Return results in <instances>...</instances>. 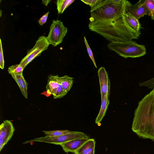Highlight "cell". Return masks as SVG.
Returning <instances> with one entry per match:
<instances>
[{"mask_svg": "<svg viewBox=\"0 0 154 154\" xmlns=\"http://www.w3.org/2000/svg\"><path fill=\"white\" fill-rule=\"evenodd\" d=\"M131 4L126 0H105L91 9L89 29L110 42L138 39L140 35L128 24L125 17Z\"/></svg>", "mask_w": 154, "mask_h": 154, "instance_id": "1", "label": "cell"}, {"mask_svg": "<svg viewBox=\"0 0 154 154\" xmlns=\"http://www.w3.org/2000/svg\"><path fill=\"white\" fill-rule=\"evenodd\" d=\"M131 130L140 138L154 140V89L139 102Z\"/></svg>", "mask_w": 154, "mask_h": 154, "instance_id": "2", "label": "cell"}, {"mask_svg": "<svg viewBox=\"0 0 154 154\" xmlns=\"http://www.w3.org/2000/svg\"><path fill=\"white\" fill-rule=\"evenodd\" d=\"M107 46L125 58L139 57L146 54L144 45L138 44L132 40L113 42L108 44Z\"/></svg>", "mask_w": 154, "mask_h": 154, "instance_id": "3", "label": "cell"}, {"mask_svg": "<svg viewBox=\"0 0 154 154\" xmlns=\"http://www.w3.org/2000/svg\"><path fill=\"white\" fill-rule=\"evenodd\" d=\"M89 139L88 135L83 132L78 131H70L66 134L55 137H44L28 140L23 143L26 144L33 142H39L53 144L57 145L61 144L72 140L79 139Z\"/></svg>", "mask_w": 154, "mask_h": 154, "instance_id": "4", "label": "cell"}, {"mask_svg": "<svg viewBox=\"0 0 154 154\" xmlns=\"http://www.w3.org/2000/svg\"><path fill=\"white\" fill-rule=\"evenodd\" d=\"M67 30V28L64 26L62 21L58 20H53L47 37L49 44L55 47L62 43Z\"/></svg>", "mask_w": 154, "mask_h": 154, "instance_id": "5", "label": "cell"}, {"mask_svg": "<svg viewBox=\"0 0 154 154\" xmlns=\"http://www.w3.org/2000/svg\"><path fill=\"white\" fill-rule=\"evenodd\" d=\"M49 44L47 37L42 35L39 37L34 47L28 50L26 55L22 60L20 64L23 69L36 57L40 56L42 52L48 49Z\"/></svg>", "mask_w": 154, "mask_h": 154, "instance_id": "6", "label": "cell"}, {"mask_svg": "<svg viewBox=\"0 0 154 154\" xmlns=\"http://www.w3.org/2000/svg\"><path fill=\"white\" fill-rule=\"evenodd\" d=\"M61 77L58 75H49L46 86L47 91L53 95L54 99L61 98L66 94L61 86Z\"/></svg>", "mask_w": 154, "mask_h": 154, "instance_id": "7", "label": "cell"}, {"mask_svg": "<svg viewBox=\"0 0 154 154\" xmlns=\"http://www.w3.org/2000/svg\"><path fill=\"white\" fill-rule=\"evenodd\" d=\"M15 128L10 120H5L0 125V151L11 140Z\"/></svg>", "mask_w": 154, "mask_h": 154, "instance_id": "8", "label": "cell"}, {"mask_svg": "<svg viewBox=\"0 0 154 154\" xmlns=\"http://www.w3.org/2000/svg\"><path fill=\"white\" fill-rule=\"evenodd\" d=\"M97 73L100 84L101 98L105 95L109 97L110 82L108 74L103 67L99 68Z\"/></svg>", "mask_w": 154, "mask_h": 154, "instance_id": "9", "label": "cell"}, {"mask_svg": "<svg viewBox=\"0 0 154 154\" xmlns=\"http://www.w3.org/2000/svg\"><path fill=\"white\" fill-rule=\"evenodd\" d=\"M144 2L145 0H140L134 5H132L127 12L129 13L138 20L148 14L149 11Z\"/></svg>", "mask_w": 154, "mask_h": 154, "instance_id": "10", "label": "cell"}, {"mask_svg": "<svg viewBox=\"0 0 154 154\" xmlns=\"http://www.w3.org/2000/svg\"><path fill=\"white\" fill-rule=\"evenodd\" d=\"M89 139H79L72 140L61 144L63 150L66 152L77 153L79 149Z\"/></svg>", "mask_w": 154, "mask_h": 154, "instance_id": "11", "label": "cell"}, {"mask_svg": "<svg viewBox=\"0 0 154 154\" xmlns=\"http://www.w3.org/2000/svg\"><path fill=\"white\" fill-rule=\"evenodd\" d=\"M18 84L21 92L26 99L27 98L28 84L25 79L23 74H18L14 72L9 73Z\"/></svg>", "mask_w": 154, "mask_h": 154, "instance_id": "12", "label": "cell"}, {"mask_svg": "<svg viewBox=\"0 0 154 154\" xmlns=\"http://www.w3.org/2000/svg\"><path fill=\"white\" fill-rule=\"evenodd\" d=\"M109 97L105 95L101 98V108L97 116L95 122L97 124L100 123L105 116L108 106L109 103Z\"/></svg>", "mask_w": 154, "mask_h": 154, "instance_id": "13", "label": "cell"}, {"mask_svg": "<svg viewBox=\"0 0 154 154\" xmlns=\"http://www.w3.org/2000/svg\"><path fill=\"white\" fill-rule=\"evenodd\" d=\"M125 16L129 25L137 32H140V30L142 27L139 20L129 12L127 13Z\"/></svg>", "mask_w": 154, "mask_h": 154, "instance_id": "14", "label": "cell"}, {"mask_svg": "<svg viewBox=\"0 0 154 154\" xmlns=\"http://www.w3.org/2000/svg\"><path fill=\"white\" fill-rule=\"evenodd\" d=\"M95 141L94 139H89L79 149L77 153L86 154L95 150Z\"/></svg>", "mask_w": 154, "mask_h": 154, "instance_id": "15", "label": "cell"}, {"mask_svg": "<svg viewBox=\"0 0 154 154\" xmlns=\"http://www.w3.org/2000/svg\"><path fill=\"white\" fill-rule=\"evenodd\" d=\"M61 84L63 91L66 94L72 86L74 78L67 75L61 77Z\"/></svg>", "mask_w": 154, "mask_h": 154, "instance_id": "16", "label": "cell"}, {"mask_svg": "<svg viewBox=\"0 0 154 154\" xmlns=\"http://www.w3.org/2000/svg\"><path fill=\"white\" fill-rule=\"evenodd\" d=\"M75 0H57L56 2L58 14H62L64 11Z\"/></svg>", "mask_w": 154, "mask_h": 154, "instance_id": "17", "label": "cell"}, {"mask_svg": "<svg viewBox=\"0 0 154 154\" xmlns=\"http://www.w3.org/2000/svg\"><path fill=\"white\" fill-rule=\"evenodd\" d=\"M46 136L55 137L61 136L69 133L70 131L68 130H54L52 131H42Z\"/></svg>", "mask_w": 154, "mask_h": 154, "instance_id": "18", "label": "cell"}, {"mask_svg": "<svg viewBox=\"0 0 154 154\" xmlns=\"http://www.w3.org/2000/svg\"><path fill=\"white\" fill-rule=\"evenodd\" d=\"M144 3L149 11L148 15L154 20V0H145Z\"/></svg>", "mask_w": 154, "mask_h": 154, "instance_id": "19", "label": "cell"}, {"mask_svg": "<svg viewBox=\"0 0 154 154\" xmlns=\"http://www.w3.org/2000/svg\"><path fill=\"white\" fill-rule=\"evenodd\" d=\"M23 67L19 64L12 65L8 69V73L14 72L17 74H22L23 70Z\"/></svg>", "mask_w": 154, "mask_h": 154, "instance_id": "20", "label": "cell"}, {"mask_svg": "<svg viewBox=\"0 0 154 154\" xmlns=\"http://www.w3.org/2000/svg\"><path fill=\"white\" fill-rule=\"evenodd\" d=\"M84 41L86 46L87 51L88 53L89 56L92 60L93 64L95 66V67L97 68V67L95 62V60L93 56V52H92V50L91 49L85 37H84Z\"/></svg>", "mask_w": 154, "mask_h": 154, "instance_id": "21", "label": "cell"}, {"mask_svg": "<svg viewBox=\"0 0 154 154\" xmlns=\"http://www.w3.org/2000/svg\"><path fill=\"white\" fill-rule=\"evenodd\" d=\"M81 1L90 6L91 8L100 4L102 0H81Z\"/></svg>", "mask_w": 154, "mask_h": 154, "instance_id": "22", "label": "cell"}, {"mask_svg": "<svg viewBox=\"0 0 154 154\" xmlns=\"http://www.w3.org/2000/svg\"><path fill=\"white\" fill-rule=\"evenodd\" d=\"M140 86L147 87L150 88L154 89V77L139 84Z\"/></svg>", "mask_w": 154, "mask_h": 154, "instance_id": "23", "label": "cell"}, {"mask_svg": "<svg viewBox=\"0 0 154 154\" xmlns=\"http://www.w3.org/2000/svg\"><path fill=\"white\" fill-rule=\"evenodd\" d=\"M0 67L1 69H3L4 66V60L1 39H0Z\"/></svg>", "mask_w": 154, "mask_h": 154, "instance_id": "24", "label": "cell"}, {"mask_svg": "<svg viewBox=\"0 0 154 154\" xmlns=\"http://www.w3.org/2000/svg\"><path fill=\"white\" fill-rule=\"evenodd\" d=\"M49 12L45 14L42 16L38 21V22L40 25L42 26L46 22Z\"/></svg>", "mask_w": 154, "mask_h": 154, "instance_id": "25", "label": "cell"}, {"mask_svg": "<svg viewBox=\"0 0 154 154\" xmlns=\"http://www.w3.org/2000/svg\"><path fill=\"white\" fill-rule=\"evenodd\" d=\"M51 0H43L42 3L45 6H47L48 4L50 3Z\"/></svg>", "mask_w": 154, "mask_h": 154, "instance_id": "26", "label": "cell"}, {"mask_svg": "<svg viewBox=\"0 0 154 154\" xmlns=\"http://www.w3.org/2000/svg\"><path fill=\"white\" fill-rule=\"evenodd\" d=\"M94 154V150L92 151H91V152H89V153L86 154Z\"/></svg>", "mask_w": 154, "mask_h": 154, "instance_id": "27", "label": "cell"}, {"mask_svg": "<svg viewBox=\"0 0 154 154\" xmlns=\"http://www.w3.org/2000/svg\"><path fill=\"white\" fill-rule=\"evenodd\" d=\"M0 11H1V12H0V13H0V16H1L2 11L1 10H0Z\"/></svg>", "mask_w": 154, "mask_h": 154, "instance_id": "28", "label": "cell"}, {"mask_svg": "<svg viewBox=\"0 0 154 154\" xmlns=\"http://www.w3.org/2000/svg\"><path fill=\"white\" fill-rule=\"evenodd\" d=\"M73 154H78L77 153H74Z\"/></svg>", "mask_w": 154, "mask_h": 154, "instance_id": "29", "label": "cell"}, {"mask_svg": "<svg viewBox=\"0 0 154 154\" xmlns=\"http://www.w3.org/2000/svg\"><path fill=\"white\" fill-rule=\"evenodd\" d=\"M153 142H154V140H153Z\"/></svg>", "mask_w": 154, "mask_h": 154, "instance_id": "30", "label": "cell"}]
</instances>
